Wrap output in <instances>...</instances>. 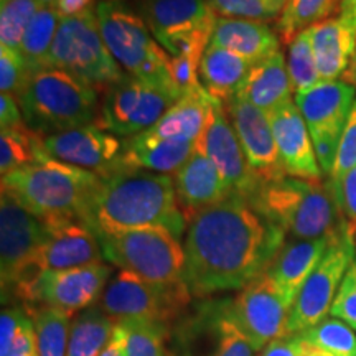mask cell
I'll use <instances>...</instances> for the list:
<instances>
[{
  "label": "cell",
  "instance_id": "29",
  "mask_svg": "<svg viewBox=\"0 0 356 356\" xmlns=\"http://www.w3.org/2000/svg\"><path fill=\"white\" fill-rule=\"evenodd\" d=\"M252 66L246 58L210 43L200 63V83L213 99L228 104L239 95Z\"/></svg>",
  "mask_w": 356,
  "mask_h": 356
},
{
  "label": "cell",
  "instance_id": "34",
  "mask_svg": "<svg viewBox=\"0 0 356 356\" xmlns=\"http://www.w3.org/2000/svg\"><path fill=\"white\" fill-rule=\"evenodd\" d=\"M50 155L44 150V137L29 126L0 129V173L2 177L20 168L43 162Z\"/></svg>",
  "mask_w": 356,
  "mask_h": 356
},
{
  "label": "cell",
  "instance_id": "5",
  "mask_svg": "<svg viewBox=\"0 0 356 356\" xmlns=\"http://www.w3.org/2000/svg\"><path fill=\"white\" fill-rule=\"evenodd\" d=\"M99 96L73 74L47 68L30 74L19 104L26 126L48 137L95 124L101 108Z\"/></svg>",
  "mask_w": 356,
  "mask_h": 356
},
{
  "label": "cell",
  "instance_id": "53",
  "mask_svg": "<svg viewBox=\"0 0 356 356\" xmlns=\"http://www.w3.org/2000/svg\"><path fill=\"white\" fill-rule=\"evenodd\" d=\"M40 3H42L43 7H53V3L56 2V0H38Z\"/></svg>",
  "mask_w": 356,
  "mask_h": 356
},
{
  "label": "cell",
  "instance_id": "17",
  "mask_svg": "<svg viewBox=\"0 0 356 356\" xmlns=\"http://www.w3.org/2000/svg\"><path fill=\"white\" fill-rule=\"evenodd\" d=\"M50 233V226L2 190L0 197V275L2 296L10 291L19 270Z\"/></svg>",
  "mask_w": 356,
  "mask_h": 356
},
{
  "label": "cell",
  "instance_id": "8",
  "mask_svg": "<svg viewBox=\"0 0 356 356\" xmlns=\"http://www.w3.org/2000/svg\"><path fill=\"white\" fill-rule=\"evenodd\" d=\"M50 68L73 74L101 96L126 74L106 47L95 10L61 19L50 51Z\"/></svg>",
  "mask_w": 356,
  "mask_h": 356
},
{
  "label": "cell",
  "instance_id": "28",
  "mask_svg": "<svg viewBox=\"0 0 356 356\" xmlns=\"http://www.w3.org/2000/svg\"><path fill=\"white\" fill-rule=\"evenodd\" d=\"M280 43L275 29L254 20L218 17L211 35V44L226 48L254 65L280 51Z\"/></svg>",
  "mask_w": 356,
  "mask_h": 356
},
{
  "label": "cell",
  "instance_id": "46",
  "mask_svg": "<svg viewBox=\"0 0 356 356\" xmlns=\"http://www.w3.org/2000/svg\"><path fill=\"white\" fill-rule=\"evenodd\" d=\"M305 341L299 335H287L270 341L261 356H304Z\"/></svg>",
  "mask_w": 356,
  "mask_h": 356
},
{
  "label": "cell",
  "instance_id": "47",
  "mask_svg": "<svg viewBox=\"0 0 356 356\" xmlns=\"http://www.w3.org/2000/svg\"><path fill=\"white\" fill-rule=\"evenodd\" d=\"M0 126L2 129L26 126L19 101L10 95H3V92L0 95Z\"/></svg>",
  "mask_w": 356,
  "mask_h": 356
},
{
  "label": "cell",
  "instance_id": "7",
  "mask_svg": "<svg viewBox=\"0 0 356 356\" xmlns=\"http://www.w3.org/2000/svg\"><path fill=\"white\" fill-rule=\"evenodd\" d=\"M104 261L150 282L184 280L185 249L180 238L165 228H137L99 233Z\"/></svg>",
  "mask_w": 356,
  "mask_h": 356
},
{
  "label": "cell",
  "instance_id": "12",
  "mask_svg": "<svg viewBox=\"0 0 356 356\" xmlns=\"http://www.w3.org/2000/svg\"><path fill=\"white\" fill-rule=\"evenodd\" d=\"M104 262L99 241L95 231L83 221H71L50 228L47 239L33 252L13 280L10 291L3 297H17L24 307L32 305L33 292L40 277L51 270H65L73 267Z\"/></svg>",
  "mask_w": 356,
  "mask_h": 356
},
{
  "label": "cell",
  "instance_id": "45",
  "mask_svg": "<svg viewBox=\"0 0 356 356\" xmlns=\"http://www.w3.org/2000/svg\"><path fill=\"white\" fill-rule=\"evenodd\" d=\"M0 356H38L37 332L32 315L29 314L12 340L0 343Z\"/></svg>",
  "mask_w": 356,
  "mask_h": 356
},
{
  "label": "cell",
  "instance_id": "41",
  "mask_svg": "<svg viewBox=\"0 0 356 356\" xmlns=\"http://www.w3.org/2000/svg\"><path fill=\"white\" fill-rule=\"evenodd\" d=\"M29 78L30 71L20 53L0 47V89L3 95H10L19 101Z\"/></svg>",
  "mask_w": 356,
  "mask_h": 356
},
{
  "label": "cell",
  "instance_id": "13",
  "mask_svg": "<svg viewBox=\"0 0 356 356\" xmlns=\"http://www.w3.org/2000/svg\"><path fill=\"white\" fill-rule=\"evenodd\" d=\"M356 99V88L345 83L320 81L304 92L293 95L297 108L309 127L323 177H330L346 121Z\"/></svg>",
  "mask_w": 356,
  "mask_h": 356
},
{
  "label": "cell",
  "instance_id": "49",
  "mask_svg": "<svg viewBox=\"0 0 356 356\" xmlns=\"http://www.w3.org/2000/svg\"><path fill=\"white\" fill-rule=\"evenodd\" d=\"M338 17H341V19L356 29V0H341L340 15Z\"/></svg>",
  "mask_w": 356,
  "mask_h": 356
},
{
  "label": "cell",
  "instance_id": "26",
  "mask_svg": "<svg viewBox=\"0 0 356 356\" xmlns=\"http://www.w3.org/2000/svg\"><path fill=\"white\" fill-rule=\"evenodd\" d=\"M213 102L203 86L186 92L145 134L160 140L197 142L210 122Z\"/></svg>",
  "mask_w": 356,
  "mask_h": 356
},
{
  "label": "cell",
  "instance_id": "16",
  "mask_svg": "<svg viewBox=\"0 0 356 356\" xmlns=\"http://www.w3.org/2000/svg\"><path fill=\"white\" fill-rule=\"evenodd\" d=\"M124 149L126 139L96 124L44 137V150L51 159L89 170L101 178L129 168L124 163Z\"/></svg>",
  "mask_w": 356,
  "mask_h": 356
},
{
  "label": "cell",
  "instance_id": "19",
  "mask_svg": "<svg viewBox=\"0 0 356 356\" xmlns=\"http://www.w3.org/2000/svg\"><path fill=\"white\" fill-rule=\"evenodd\" d=\"M197 149L211 160L228 184L231 193L248 202L251 200L261 184L249 167L222 102L216 99L213 102L210 122L197 140Z\"/></svg>",
  "mask_w": 356,
  "mask_h": 356
},
{
  "label": "cell",
  "instance_id": "25",
  "mask_svg": "<svg viewBox=\"0 0 356 356\" xmlns=\"http://www.w3.org/2000/svg\"><path fill=\"white\" fill-rule=\"evenodd\" d=\"M312 48L322 81L343 78L356 51V29L341 17H333L309 29Z\"/></svg>",
  "mask_w": 356,
  "mask_h": 356
},
{
  "label": "cell",
  "instance_id": "6",
  "mask_svg": "<svg viewBox=\"0 0 356 356\" xmlns=\"http://www.w3.org/2000/svg\"><path fill=\"white\" fill-rule=\"evenodd\" d=\"M96 19L111 55L129 76L172 84L170 55L160 47L140 13L124 0H99Z\"/></svg>",
  "mask_w": 356,
  "mask_h": 356
},
{
  "label": "cell",
  "instance_id": "3",
  "mask_svg": "<svg viewBox=\"0 0 356 356\" xmlns=\"http://www.w3.org/2000/svg\"><path fill=\"white\" fill-rule=\"evenodd\" d=\"M249 203L289 238H338L345 222L330 181L284 177L262 184Z\"/></svg>",
  "mask_w": 356,
  "mask_h": 356
},
{
  "label": "cell",
  "instance_id": "48",
  "mask_svg": "<svg viewBox=\"0 0 356 356\" xmlns=\"http://www.w3.org/2000/svg\"><path fill=\"white\" fill-rule=\"evenodd\" d=\"M96 0H56L53 8L60 13L61 19H65V17H78L96 10Z\"/></svg>",
  "mask_w": 356,
  "mask_h": 356
},
{
  "label": "cell",
  "instance_id": "39",
  "mask_svg": "<svg viewBox=\"0 0 356 356\" xmlns=\"http://www.w3.org/2000/svg\"><path fill=\"white\" fill-rule=\"evenodd\" d=\"M38 0H0V47L19 51L22 38L38 8Z\"/></svg>",
  "mask_w": 356,
  "mask_h": 356
},
{
  "label": "cell",
  "instance_id": "18",
  "mask_svg": "<svg viewBox=\"0 0 356 356\" xmlns=\"http://www.w3.org/2000/svg\"><path fill=\"white\" fill-rule=\"evenodd\" d=\"M113 275V266L106 262L51 270L40 277L32 305H47L63 314L78 315L99 300Z\"/></svg>",
  "mask_w": 356,
  "mask_h": 356
},
{
  "label": "cell",
  "instance_id": "30",
  "mask_svg": "<svg viewBox=\"0 0 356 356\" xmlns=\"http://www.w3.org/2000/svg\"><path fill=\"white\" fill-rule=\"evenodd\" d=\"M197 150V142H177L152 139L147 134L126 139L124 163L129 168L175 175Z\"/></svg>",
  "mask_w": 356,
  "mask_h": 356
},
{
  "label": "cell",
  "instance_id": "31",
  "mask_svg": "<svg viewBox=\"0 0 356 356\" xmlns=\"http://www.w3.org/2000/svg\"><path fill=\"white\" fill-rule=\"evenodd\" d=\"M114 330L115 322L97 305L79 312L71 322L66 356H101Z\"/></svg>",
  "mask_w": 356,
  "mask_h": 356
},
{
  "label": "cell",
  "instance_id": "51",
  "mask_svg": "<svg viewBox=\"0 0 356 356\" xmlns=\"http://www.w3.org/2000/svg\"><path fill=\"white\" fill-rule=\"evenodd\" d=\"M304 356H332L327 351H323L322 348H317V346L307 343L305 341V350H304Z\"/></svg>",
  "mask_w": 356,
  "mask_h": 356
},
{
  "label": "cell",
  "instance_id": "37",
  "mask_svg": "<svg viewBox=\"0 0 356 356\" xmlns=\"http://www.w3.org/2000/svg\"><path fill=\"white\" fill-rule=\"evenodd\" d=\"M297 335L307 343L322 348L332 356H356L355 330L335 317L325 318L315 327Z\"/></svg>",
  "mask_w": 356,
  "mask_h": 356
},
{
  "label": "cell",
  "instance_id": "52",
  "mask_svg": "<svg viewBox=\"0 0 356 356\" xmlns=\"http://www.w3.org/2000/svg\"><path fill=\"white\" fill-rule=\"evenodd\" d=\"M101 356H122V355H121V351H119L118 345H115L114 341H113V338H111L109 345L106 346V350L102 351V355H101Z\"/></svg>",
  "mask_w": 356,
  "mask_h": 356
},
{
  "label": "cell",
  "instance_id": "33",
  "mask_svg": "<svg viewBox=\"0 0 356 356\" xmlns=\"http://www.w3.org/2000/svg\"><path fill=\"white\" fill-rule=\"evenodd\" d=\"M60 22L61 15L53 7H40L30 20L19 48L30 74L50 68V51Z\"/></svg>",
  "mask_w": 356,
  "mask_h": 356
},
{
  "label": "cell",
  "instance_id": "38",
  "mask_svg": "<svg viewBox=\"0 0 356 356\" xmlns=\"http://www.w3.org/2000/svg\"><path fill=\"white\" fill-rule=\"evenodd\" d=\"M287 68L293 92H304L318 84L320 79L309 30L300 32L287 44Z\"/></svg>",
  "mask_w": 356,
  "mask_h": 356
},
{
  "label": "cell",
  "instance_id": "24",
  "mask_svg": "<svg viewBox=\"0 0 356 356\" xmlns=\"http://www.w3.org/2000/svg\"><path fill=\"white\" fill-rule=\"evenodd\" d=\"M173 184L178 207L184 211L186 221L233 195L211 160L198 149L173 175Z\"/></svg>",
  "mask_w": 356,
  "mask_h": 356
},
{
  "label": "cell",
  "instance_id": "10",
  "mask_svg": "<svg viewBox=\"0 0 356 356\" xmlns=\"http://www.w3.org/2000/svg\"><path fill=\"white\" fill-rule=\"evenodd\" d=\"M191 297L185 280L150 282L119 270L111 277L97 300V307L115 323L136 318L172 327L191 307Z\"/></svg>",
  "mask_w": 356,
  "mask_h": 356
},
{
  "label": "cell",
  "instance_id": "40",
  "mask_svg": "<svg viewBox=\"0 0 356 356\" xmlns=\"http://www.w3.org/2000/svg\"><path fill=\"white\" fill-rule=\"evenodd\" d=\"M218 17L267 24L277 20L287 0H207Z\"/></svg>",
  "mask_w": 356,
  "mask_h": 356
},
{
  "label": "cell",
  "instance_id": "14",
  "mask_svg": "<svg viewBox=\"0 0 356 356\" xmlns=\"http://www.w3.org/2000/svg\"><path fill=\"white\" fill-rule=\"evenodd\" d=\"M356 257V244L345 231L305 280L289 317V335H297L327 318L346 270Z\"/></svg>",
  "mask_w": 356,
  "mask_h": 356
},
{
  "label": "cell",
  "instance_id": "35",
  "mask_svg": "<svg viewBox=\"0 0 356 356\" xmlns=\"http://www.w3.org/2000/svg\"><path fill=\"white\" fill-rule=\"evenodd\" d=\"M341 0H287L277 20L275 32L280 42L291 43L300 32L310 26L340 15Z\"/></svg>",
  "mask_w": 356,
  "mask_h": 356
},
{
  "label": "cell",
  "instance_id": "27",
  "mask_svg": "<svg viewBox=\"0 0 356 356\" xmlns=\"http://www.w3.org/2000/svg\"><path fill=\"white\" fill-rule=\"evenodd\" d=\"M293 88L289 74L287 60L282 51L264 58L252 66L238 96L261 109L264 114H273L284 104L293 101Z\"/></svg>",
  "mask_w": 356,
  "mask_h": 356
},
{
  "label": "cell",
  "instance_id": "23",
  "mask_svg": "<svg viewBox=\"0 0 356 356\" xmlns=\"http://www.w3.org/2000/svg\"><path fill=\"white\" fill-rule=\"evenodd\" d=\"M338 238L299 239L287 236L286 243L279 249L266 274L274 280L289 305H293L305 280L322 261L332 243H335Z\"/></svg>",
  "mask_w": 356,
  "mask_h": 356
},
{
  "label": "cell",
  "instance_id": "43",
  "mask_svg": "<svg viewBox=\"0 0 356 356\" xmlns=\"http://www.w3.org/2000/svg\"><path fill=\"white\" fill-rule=\"evenodd\" d=\"M330 315L350 325L356 332V257L346 270L343 280H341L330 309Z\"/></svg>",
  "mask_w": 356,
  "mask_h": 356
},
{
  "label": "cell",
  "instance_id": "21",
  "mask_svg": "<svg viewBox=\"0 0 356 356\" xmlns=\"http://www.w3.org/2000/svg\"><path fill=\"white\" fill-rule=\"evenodd\" d=\"M134 8L160 47L200 33H213L218 15L207 0H134Z\"/></svg>",
  "mask_w": 356,
  "mask_h": 356
},
{
  "label": "cell",
  "instance_id": "4",
  "mask_svg": "<svg viewBox=\"0 0 356 356\" xmlns=\"http://www.w3.org/2000/svg\"><path fill=\"white\" fill-rule=\"evenodd\" d=\"M101 177L51 157L2 177V190L12 193L50 228L83 221Z\"/></svg>",
  "mask_w": 356,
  "mask_h": 356
},
{
  "label": "cell",
  "instance_id": "1",
  "mask_svg": "<svg viewBox=\"0 0 356 356\" xmlns=\"http://www.w3.org/2000/svg\"><path fill=\"white\" fill-rule=\"evenodd\" d=\"M287 234L238 195L200 211L185 233L184 280L197 299L243 291L269 269Z\"/></svg>",
  "mask_w": 356,
  "mask_h": 356
},
{
  "label": "cell",
  "instance_id": "20",
  "mask_svg": "<svg viewBox=\"0 0 356 356\" xmlns=\"http://www.w3.org/2000/svg\"><path fill=\"white\" fill-rule=\"evenodd\" d=\"M229 121L246 155L249 167L259 184L287 177L280 163L274 132L267 114L241 96L225 104Z\"/></svg>",
  "mask_w": 356,
  "mask_h": 356
},
{
  "label": "cell",
  "instance_id": "32",
  "mask_svg": "<svg viewBox=\"0 0 356 356\" xmlns=\"http://www.w3.org/2000/svg\"><path fill=\"white\" fill-rule=\"evenodd\" d=\"M168 335V325L129 318L115 323L113 341L122 356H167Z\"/></svg>",
  "mask_w": 356,
  "mask_h": 356
},
{
  "label": "cell",
  "instance_id": "22",
  "mask_svg": "<svg viewBox=\"0 0 356 356\" xmlns=\"http://www.w3.org/2000/svg\"><path fill=\"white\" fill-rule=\"evenodd\" d=\"M267 118L273 127L279 159L286 175L305 180H323L309 127L296 101L287 102Z\"/></svg>",
  "mask_w": 356,
  "mask_h": 356
},
{
  "label": "cell",
  "instance_id": "50",
  "mask_svg": "<svg viewBox=\"0 0 356 356\" xmlns=\"http://www.w3.org/2000/svg\"><path fill=\"white\" fill-rule=\"evenodd\" d=\"M341 79H343L345 83H348V84H351V86L356 88V51H355L353 58H351V63L348 66V70L345 71L343 78Z\"/></svg>",
  "mask_w": 356,
  "mask_h": 356
},
{
  "label": "cell",
  "instance_id": "44",
  "mask_svg": "<svg viewBox=\"0 0 356 356\" xmlns=\"http://www.w3.org/2000/svg\"><path fill=\"white\" fill-rule=\"evenodd\" d=\"M335 195L345 228L356 244V167L346 173Z\"/></svg>",
  "mask_w": 356,
  "mask_h": 356
},
{
  "label": "cell",
  "instance_id": "42",
  "mask_svg": "<svg viewBox=\"0 0 356 356\" xmlns=\"http://www.w3.org/2000/svg\"><path fill=\"white\" fill-rule=\"evenodd\" d=\"M356 167V99L353 108H351V113L348 115V121H346L343 136H341L340 147H338L335 165H333V170L330 177L327 178L330 181L333 191H337L338 186H340L341 180H343L346 173L353 170Z\"/></svg>",
  "mask_w": 356,
  "mask_h": 356
},
{
  "label": "cell",
  "instance_id": "9",
  "mask_svg": "<svg viewBox=\"0 0 356 356\" xmlns=\"http://www.w3.org/2000/svg\"><path fill=\"white\" fill-rule=\"evenodd\" d=\"M231 317V299H204L170 327L167 356H252Z\"/></svg>",
  "mask_w": 356,
  "mask_h": 356
},
{
  "label": "cell",
  "instance_id": "2",
  "mask_svg": "<svg viewBox=\"0 0 356 356\" xmlns=\"http://www.w3.org/2000/svg\"><path fill=\"white\" fill-rule=\"evenodd\" d=\"M83 222L99 233L137 228H165L180 238L188 221L178 207L172 175L122 168L101 178Z\"/></svg>",
  "mask_w": 356,
  "mask_h": 356
},
{
  "label": "cell",
  "instance_id": "36",
  "mask_svg": "<svg viewBox=\"0 0 356 356\" xmlns=\"http://www.w3.org/2000/svg\"><path fill=\"white\" fill-rule=\"evenodd\" d=\"M32 315L37 332L38 356H66L71 317L47 305L25 307Z\"/></svg>",
  "mask_w": 356,
  "mask_h": 356
},
{
  "label": "cell",
  "instance_id": "15",
  "mask_svg": "<svg viewBox=\"0 0 356 356\" xmlns=\"http://www.w3.org/2000/svg\"><path fill=\"white\" fill-rule=\"evenodd\" d=\"M292 307L266 273L231 299V317L254 351L289 335Z\"/></svg>",
  "mask_w": 356,
  "mask_h": 356
},
{
  "label": "cell",
  "instance_id": "11",
  "mask_svg": "<svg viewBox=\"0 0 356 356\" xmlns=\"http://www.w3.org/2000/svg\"><path fill=\"white\" fill-rule=\"evenodd\" d=\"M184 96L177 86L145 81L126 73L101 96L96 126L121 139H131L152 129Z\"/></svg>",
  "mask_w": 356,
  "mask_h": 356
}]
</instances>
